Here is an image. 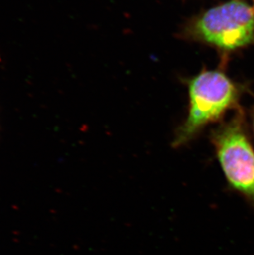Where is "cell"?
I'll return each instance as SVG.
<instances>
[{
	"mask_svg": "<svg viewBox=\"0 0 254 255\" xmlns=\"http://www.w3.org/2000/svg\"><path fill=\"white\" fill-rule=\"evenodd\" d=\"M211 140L229 185L254 201V149L240 118L219 127L212 132Z\"/></svg>",
	"mask_w": 254,
	"mask_h": 255,
	"instance_id": "3957f363",
	"label": "cell"
},
{
	"mask_svg": "<svg viewBox=\"0 0 254 255\" xmlns=\"http://www.w3.org/2000/svg\"><path fill=\"white\" fill-rule=\"evenodd\" d=\"M185 33L219 51H235L254 42V10L244 0H230L195 17Z\"/></svg>",
	"mask_w": 254,
	"mask_h": 255,
	"instance_id": "7a4b0ae2",
	"label": "cell"
},
{
	"mask_svg": "<svg viewBox=\"0 0 254 255\" xmlns=\"http://www.w3.org/2000/svg\"></svg>",
	"mask_w": 254,
	"mask_h": 255,
	"instance_id": "277c9868",
	"label": "cell"
},
{
	"mask_svg": "<svg viewBox=\"0 0 254 255\" xmlns=\"http://www.w3.org/2000/svg\"><path fill=\"white\" fill-rule=\"evenodd\" d=\"M189 111L176 133L173 145L182 146L193 139L203 128L220 120L238 99L237 88L220 70H206L188 83Z\"/></svg>",
	"mask_w": 254,
	"mask_h": 255,
	"instance_id": "6da1fadb",
	"label": "cell"
}]
</instances>
